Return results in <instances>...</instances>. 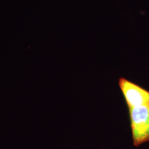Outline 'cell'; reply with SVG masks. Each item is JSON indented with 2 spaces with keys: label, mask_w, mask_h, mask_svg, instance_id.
<instances>
[{
  "label": "cell",
  "mask_w": 149,
  "mask_h": 149,
  "mask_svg": "<svg viewBox=\"0 0 149 149\" xmlns=\"http://www.w3.org/2000/svg\"><path fill=\"white\" fill-rule=\"evenodd\" d=\"M134 146L149 141V105L128 109Z\"/></svg>",
  "instance_id": "6da1fadb"
},
{
  "label": "cell",
  "mask_w": 149,
  "mask_h": 149,
  "mask_svg": "<svg viewBox=\"0 0 149 149\" xmlns=\"http://www.w3.org/2000/svg\"><path fill=\"white\" fill-rule=\"evenodd\" d=\"M118 85L128 109L149 105V91L124 77H120Z\"/></svg>",
  "instance_id": "7a4b0ae2"
}]
</instances>
